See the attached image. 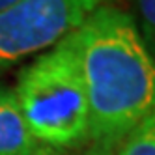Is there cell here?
Returning a JSON list of instances; mask_svg holds the SVG:
<instances>
[{
    "mask_svg": "<svg viewBox=\"0 0 155 155\" xmlns=\"http://www.w3.org/2000/svg\"><path fill=\"white\" fill-rule=\"evenodd\" d=\"M105 4L114 0H19L6 8L0 12V75L58 45Z\"/></svg>",
    "mask_w": 155,
    "mask_h": 155,
    "instance_id": "3957f363",
    "label": "cell"
},
{
    "mask_svg": "<svg viewBox=\"0 0 155 155\" xmlns=\"http://www.w3.org/2000/svg\"><path fill=\"white\" fill-rule=\"evenodd\" d=\"M114 155H155V108L127 133Z\"/></svg>",
    "mask_w": 155,
    "mask_h": 155,
    "instance_id": "5b68a950",
    "label": "cell"
},
{
    "mask_svg": "<svg viewBox=\"0 0 155 155\" xmlns=\"http://www.w3.org/2000/svg\"><path fill=\"white\" fill-rule=\"evenodd\" d=\"M90 103V140L114 150L155 108V58L133 15L105 4L75 30Z\"/></svg>",
    "mask_w": 155,
    "mask_h": 155,
    "instance_id": "6da1fadb",
    "label": "cell"
},
{
    "mask_svg": "<svg viewBox=\"0 0 155 155\" xmlns=\"http://www.w3.org/2000/svg\"><path fill=\"white\" fill-rule=\"evenodd\" d=\"M15 2H19V0H0V12H4L6 8H9V6H13Z\"/></svg>",
    "mask_w": 155,
    "mask_h": 155,
    "instance_id": "ba28073f",
    "label": "cell"
},
{
    "mask_svg": "<svg viewBox=\"0 0 155 155\" xmlns=\"http://www.w3.org/2000/svg\"><path fill=\"white\" fill-rule=\"evenodd\" d=\"M84 155H114V150H108V148H103V146H95L94 150H90Z\"/></svg>",
    "mask_w": 155,
    "mask_h": 155,
    "instance_id": "52a82bcc",
    "label": "cell"
},
{
    "mask_svg": "<svg viewBox=\"0 0 155 155\" xmlns=\"http://www.w3.org/2000/svg\"><path fill=\"white\" fill-rule=\"evenodd\" d=\"M13 92L43 146L62 155L90 140V103L75 32L25 65Z\"/></svg>",
    "mask_w": 155,
    "mask_h": 155,
    "instance_id": "7a4b0ae2",
    "label": "cell"
},
{
    "mask_svg": "<svg viewBox=\"0 0 155 155\" xmlns=\"http://www.w3.org/2000/svg\"><path fill=\"white\" fill-rule=\"evenodd\" d=\"M135 8V19L137 28L146 43L148 51L155 58V0H131Z\"/></svg>",
    "mask_w": 155,
    "mask_h": 155,
    "instance_id": "8992f818",
    "label": "cell"
},
{
    "mask_svg": "<svg viewBox=\"0 0 155 155\" xmlns=\"http://www.w3.org/2000/svg\"><path fill=\"white\" fill-rule=\"evenodd\" d=\"M0 155H58L34 137L15 92L0 84Z\"/></svg>",
    "mask_w": 155,
    "mask_h": 155,
    "instance_id": "277c9868",
    "label": "cell"
}]
</instances>
